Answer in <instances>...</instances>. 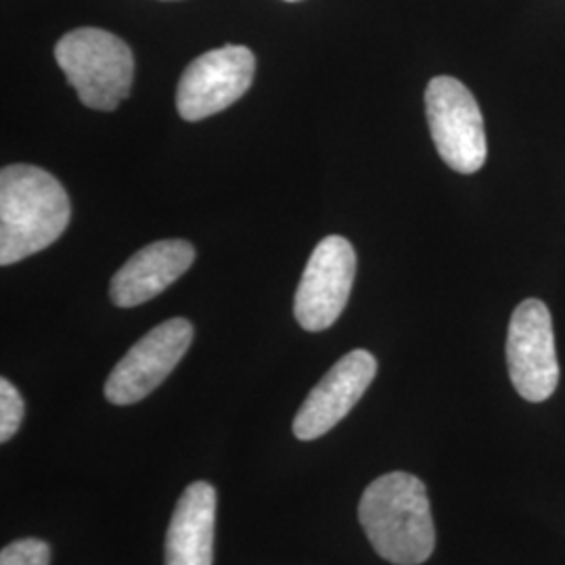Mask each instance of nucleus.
<instances>
[{
  "label": "nucleus",
  "mask_w": 565,
  "mask_h": 565,
  "mask_svg": "<svg viewBox=\"0 0 565 565\" xmlns=\"http://www.w3.org/2000/svg\"><path fill=\"white\" fill-rule=\"evenodd\" d=\"M425 114L434 145L446 166L461 174H473L484 166V118L463 82L436 76L425 90Z\"/></svg>",
  "instance_id": "4"
},
{
  "label": "nucleus",
  "mask_w": 565,
  "mask_h": 565,
  "mask_svg": "<svg viewBox=\"0 0 565 565\" xmlns=\"http://www.w3.org/2000/svg\"><path fill=\"white\" fill-rule=\"evenodd\" d=\"M256 57L247 46L226 44L191 61L177 88V109L184 120L210 118L239 102L254 82Z\"/></svg>",
  "instance_id": "6"
},
{
  "label": "nucleus",
  "mask_w": 565,
  "mask_h": 565,
  "mask_svg": "<svg viewBox=\"0 0 565 565\" xmlns=\"http://www.w3.org/2000/svg\"><path fill=\"white\" fill-rule=\"evenodd\" d=\"M511 384L527 403H543L559 384V361L551 312L541 300H525L511 317L507 333Z\"/></svg>",
  "instance_id": "5"
},
{
  "label": "nucleus",
  "mask_w": 565,
  "mask_h": 565,
  "mask_svg": "<svg viewBox=\"0 0 565 565\" xmlns=\"http://www.w3.org/2000/svg\"><path fill=\"white\" fill-rule=\"evenodd\" d=\"M356 277V254L348 239L319 243L303 268L294 312L306 331H324L340 319Z\"/></svg>",
  "instance_id": "8"
},
{
  "label": "nucleus",
  "mask_w": 565,
  "mask_h": 565,
  "mask_svg": "<svg viewBox=\"0 0 565 565\" xmlns=\"http://www.w3.org/2000/svg\"><path fill=\"white\" fill-rule=\"evenodd\" d=\"M23 398L9 380H0V443H9L23 422Z\"/></svg>",
  "instance_id": "12"
},
{
  "label": "nucleus",
  "mask_w": 565,
  "mask_h": 565,
  "mask_svg": "<svg viewBox=\"0 0 565 565\" xmlns=\"http://www.w3.org/2000/svg\"><path fill=\"white\" fill-rule=\"evenodd\" d=\"M55 60L81 102L99 111H114L135 78V57L126 42L99 28H81L55 46Z\"/></svg>",
  "instance_id": "3"
},
{
  "label": "nucleus",
  "mask_w": 565,
  "mask_h": 565,
  "mask_svg": "<svg viewBox=\"0 0 565 565\" xmlns=\"http://www.w3.org/2000/svg\"><path fill=\"white\" fill-rule=\"evenodd\" d=\"M193 260L195 249L189 242L149 243L116 273L109 285V298L120 308L149 302L182 277Z\"/></svg>",
  "instance_id": "10"
},
{
  "label": "nucleus",
  "mask_w": 565,
  "mask_h": 565,
  "mask_svg": "<svg viewBox=\"0 0 565 565\" xmlns=\"http://www.w3.org/2000/svg\"><path fill=\"white\" fill-rule=\"evenodd\" d=\"M72 205L61 182L39 166L13 163L0 172V264L20 263L57 242Z\"/></svg>",
  "instance_id": "1"
},
{
  "label": "nucleus",
  "mask_w": 565,
  "mask_h": 565,
  "mask_svg": "<svg viewBox=\"0 0 565 565\" xmlns=\"http://www.w3.org/2000/svg\"><path fill=\"white\" fill-rule=\"evenodd\" d=\"M51 548L41 539H21L4 546L0 565H49Z\"/></svg>",
  "instance_id": "13"
},
{
  "label": "nucleus",
  "mask_w": 565,
  "mask_h": 565,
  "mask_svg": "<svg viewBox=\"0 0 565 565\" xmlns=\"http://www.w3.org/2000/svg\"><path fill=\"white\" fill-rule=\"evenodd\" d=\"M375 373L377 361L366 350H352L340 359L300 406L294 419L296 438L317 440L331 431L363 398Z\"/></svg>",
  "instance_id": "9"
},
{
  "label": "nucleus",
  "mask_w": 565,
  "mask_h": 565,
  "mask_svg": "<svg viewBox=\"0 0 565 565\" xmlns=\"http://www.w3.org/2000/svg\"><path fill=\"white\" fill-rule=\"evenodd\" d=\"M216 490L207 482L184 488L166 534V565H212Z\"/></svg>",
  "instance_id": "11"
},
{
  "label": "nucleus",
  "mask_w": 565,
  "mask_h": 565,
  "mask_svg": "<svg viewBox=\"0 0 565 565\" xmlns=\"http://www.w3.org/2000/svg\"><path fill=\"white\" fill-rule=\"evenodd\" d=\"M193 342V324L170 319L135 343L105 382V398L126 406L147 398L181 363Z\"/></svg>",
  "instance_id": "7"
},
{
  "label": "nucleus",
  "mask_w": 565,
  "mask_h": 565,
  "mask_svg": "<svg viewBox=\"0 0 565 565\" xmlns=\"http://www.w3.org/2000/svg\"><path fill=\"white\" fill-rule=\"evenodd\" d=\"M289 2H294V0H289Z\"/></svg>",
  "instance_id": "14"
},
{
  "label": "nucleus",
  "mask_w": 565,
  "mask_h": 565,
  "mask_svg": "<svg viewBox=\"0 0 565 565\" xmlns=\"http://www.w3.org/2000/svg\"><path fill=\"white\" fill-rule=\"evenodd\" d=\"M359 522L380 557L394 565H422L436 546V530L424 482L394 471L366 486Z\"/></svg>",
  "instance_id": "2"
}]
</instances>
